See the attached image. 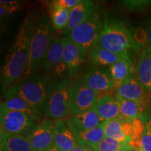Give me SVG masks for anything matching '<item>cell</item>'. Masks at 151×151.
Masks as SVG:
<instances>
[{
	"mask_svg": "<svg viewBox=\"0 0 151 151\" xmlns=\"http://www.w3.org/2000/svg\"><path fill=\"white\" fill-rule=\"evenodd\" d=\"M0 109L8 111H18V112L27 113L41 117V115L29 103L21 98L11 97L4 99L1 102Z\"/></svg>",
	"mask_w": 151,
	"mask_h": 151,
	"instance_id": "cell-25",
	"label": "cell"
},
{
	"mask_svg": "<svg viewBox=\"0 0 151 151\" xmlns=\"http://www.w3.org/2000/svg\"><path fill=\"white\" fill-rule=\"evenodd\" d=\"M64 46V62L68 75L73 78L78 74L81 65L86 60L87 53L68 37H62Z\"/></svg>",
	"mask_w": 151,
	"mask_h": 151,
	"instance_id": "cell-11",
	"label": "cell"
},
{
	"mask_svg": "<svg viewBox=\"0 0 151 151\" xmlns=\"http://www.w3.org/2000/svg\"><path fill=\"white\" fill-rule=\"evenodd\" d=\"M99 93L94 91L79 76L73 83L71 97V116L85 112L96 106Z\"/></svg>",
	"mask_w": 151,
	"mask_h": 151,
	"instance_id": "cell-8",
	"label": "cell"
},
{
	"mask_svg": "<svg viewBox=\"0 0 151 151\" xmlns=\"http://www.w3.org/2000/svg\"><path fill=\"white\" fill-rule=\"evenodd\" d=\"M101 121L106 122L120 118L118 99L111 94H105L99 98L95 106Z\"/></svg>",
	"mask_w": 151,
	"mask_h": 151,
	"instance_id": "cell-19",
	"label": "cell"
},
{
	"mask_svg": "<svg viewBox=\"0 0 151 151\" xmlns=\"http://www.w3.org/2000/svg\"><path fill=\"white\" fill-rule=\"evenodd\" d=\"M78 139L79 144L85 145L89 147H94L99 144L101 141L105 139L104 122H102L99 126L94 129L87 131L74 132Z\"/></svg>",
	"mask_w": 151,
	"mask_h": 151,
	"instance_id": "cell-24",
	"label": "cell"
},
{
	"mask_svg": "<svg viewBox=\"0 0 151 151\" xmlns=\"http://www.w3.org/2000/svg\"><path fill=\"white\" fill-rule=\"evenodd\" d=\"M69 11L65 9L50 10V19L54 29L64 32L67 28L69 20Z\"/></svg>",
	"mask_w": 151,
	"mask_h": 151,
	"instance_id": "cell-26",
	"label": "cell"
},
{
	"mask_svg": "<svg viewBox=\"0 0 151 151\" xmlns=\"http://www.w3.org/2000/svg\"><path fill=\"white\" fill-rule=\"evenodd\" d=\"M146 39L147 44L148 46H151V21L149 22L148 26H147Z\"/></svg>",
	"mask_w": 151,
	"mask_h": 151,
	"instance_id": "cell-32",
	"label": "cell"
},
{
	"mask_svg": "<svg viewBox=\"0 0 151 151\" xmlns=\"http://www.w3.org/2000/svg\"><path fill=\"white\" fill-rule=\"evenodd\" d=\"M124 9L130 11H140L150 6L151 1L148 0H126L120 1Z\"/></svg>",
	"mask_w": 151,
	"mask_h": 151,
	"instance_id": "cell-28",
	"label": "cell"
},
{
	"mask_svg": "<svg viewBox=\"0 0 151 151\" xmlns=\"http://www.w3.org/2000/svg\"><path fill=\"white\" fill-rule=\"evenodd\" d=\"M141 146L144 151H151V119L145 126V129L141 137Z\"/></svg>",
	"mask_w": 151,
	"mask_h": 151,
	"instance_id": "cell-30",
	"label": "cell"
},
{
	"mask_svg": "<svg viewBox=\"0 0 151 151\" xmlns=\"http://www.w3.org/2000/svg\"><path fill=\"white\" fill-rule=\"evenodd\" d=\"M127 144V143L119 142L111 138L105 137L104 140L99 144L92 147V148L95 151H118Z\"/></svg>",
	"mask_w": 151,
	"mask_h": 151,
	"instance_id": "cell-27",
	"label": "cell"
},
{
	"mask_svg": "<svg viewBox=\"0 0 151 151\" xmlns=\"http://www.w3.org/2000/svg\"><path fill=\"white\" fill-rule=\"evenodd\" d=\"M83 79L90 88L98 93L111 91L116 88L109 71L101 68L97 67L88 68L85 73Z\"/></svg>",
	"mask_w": 151,
	"mask_h": 151,
	"instance_id": "cell-12",
	"label": "cell"
},
{
	"mask_svg": "<svg viewBox=\"0 0 151 151\" xmlns=\"http://www.w3.org/2000/svg\"><path fill=\"white\" fill-rule=\"evenodd\" d=\"M1 151H34L27 137L0 132Z\"/></svg>",
	"mask_w": 151,
	"mask_h": 151,
	"instance_id": "cell-20",
	"label": "cell"
},
{
	"mask_svg": "<svg viewBox=\"0 0 151 151\" xmlns=\"http://www.w3.org/2000/svg\"><path fill=\"white\" fill-rule=\"evenodd\" d=\"M90 63L94 66H109L123 58H130L113 53L99 46H96L88 54Z\"/></svg>",
	"mask_w": 151,
	"mask_h": 151,
	"instance_id": "cell-21",
	"label": "cell"
},
{
	"mask_svg": "<svg viewBox=\"0 0 151 151\" xmlns=\"http://www.w3.org/2000/svg\"><path fill=\"white\" fill-rule=\"evenodd\" d=\"M71 151H95V150H94L92 148H91V147L85 146V145L79 144L78 146L76 147L75 148H73Z\"/></svg>",
	"mask_w": 151,
	"mask_h": 151,
	"instance_id": "cell-31",
	"label": "cell"
},
{
	"mask_svg": "<svg viewBox=\"0 0 151 151\" xmlns=\"http://www.w3.org/2000/svg\"><path fill=\"white\" fill-rule=\"evenodd\" d=\"M137 78L147 92H151V46L141 52L137 65Z\"/></svg>",
	"mask_w": 151,
	"mask_h": 151,
	"instance_id": "cell-18",
	"label": "cell"
},
{
	"mask_svg": "<svg viewBox=\"0 0 151 151\" xmlns=\"http://www.w3.org/2000/svg\"><path fill=\"white\" fill-rule=\"evenodd\" d=\"M66 121L73 132L94 129L102 122L95 107L85 112L69 116L66 119Z\"/></svg>",
	"mask_w": 151,
	"mask_h": 151,
	"instance_id": "cell-15",
	"label": "cell"
},
{
	"mask_svg": "<svg viewBox=\"0 0 151 151\" xmlns=\"http://www.w3.org/2000/svg\"><path fill=\"white\" fill-rule=\"evenodd\" d=\"M0 4L11 6L18 5V2L17 1H14V0H1L0 1Z\"/></svg>",
	"mask_w": 151,
	"mask_h": 151,
	"instance_id": "cell-33",
	"label": "cell"
},
{
	"mask_svg": "<svg viewBox=\"0 0 151 151\" xmlns=\"http://www.w3.org/2000/svg\"><path fill=\"white\" fill-rule=\"evenodd\" d=\"M42 67L49 75L60 76L67 70L64 62V46L62 37H55L44 57Z\"/></svg>",
	"mask_w": 151,
	"mask_h": 151,
	"instance_id": "cell-9",
	"label": "cell"
},
{
	"mask_svg": "<svg viewBox=\"0 0 151 151\" xmlns=\"http://www.w3.org/2000/svg\"><path fill=\"white\" fill-rule=\"evenodd\" d=\"M50 20L46 16L35 22L29 48V58L24 76L36 73L41 66L54 39V31Z\"/></svg>",
	"mask_w": 151,
	"mask_h": 151,
	"instance_id": "cell-4",
	"label": "cell"
},
{
	"mask_svg": "<svg viewBox=\"0 0 151 151\" xmlns=\"http://www.w3.org/2000/svg\"><path fill=\"white\" fill-rule=\"evenodd\" d=\"M35 22L25 19L19 29L14 46L1 72V91L2 93L25 76L29 58V48Z\"/></svg>",
	"mask_w": 151,
	"mask_h": 151,
	"instance_id": "cell-1",
	"label": "cell"
},
{
	"mask_svg": "<svg viewBox=\"0 0 151 151\" xmlns=\"http://www.w3.org/2000/svg\"><path fill=\"white\" fill-rule=\"evenodd\" d=\"M106 137L129 144L133 136V122L121 118L104 122Z\"/></svg>",
	"mask_w": 151,
	"mask_h": 151,
	"instance_id": "cell-14",
	"label": "cell"
},
{
	"mask_svg": "<svg viewBox=\"0 0 151 151\" xmlns=\"http://www.w3.org/2000/svg\"><path fill=\"white\" fill-rule=\"evenodd\" d=\"M53 145L64 151H71L79 145L74 132L68 125L66 120L55 121Z\"/></svg>",
	"mask_w": 151,
	"mask_h": 151,
	"instance_id": "cell-13",
	"label": "cell"
},
{
	"mask_svg": "<svg viewBox=\"0 0 151 151\" xmlns=\"http://www.w3.org/2000/svg\"><path fill=\"white\" fill-rule=\"evenodd\" d=\"M132 62L130 58H123L111 65L109 72L117 88L132 76Z\"/></svg>",
	"mask_w": 151,
	"mask_h": 151,
	"instance_id": "cell-22",
	"label": "cell"
},
{
	"mask_svg": "<svg viewBox=\"0 0 151 151\" xmlns=\"http://www.w3.org/2000/svg\"><path fill=\"white\" fill-rule=\"evenodd\" d=\"M96 6L91 0H81L78 5L69 11V20L67 28L61 34L62 37H68L73 29L80 24L88 17Z\"/></svg>",
	"mask_w": 151,
	"mask_h": 151,
	"instance_id": "cell-17",
	"label": "cell"
},
{
	"mask_svg": "<svg viewBox=\"0 0 151 151\" xmlns=\"http://www.w3.org/2000/svg\"><path fill=\"white\" fill-rule=\"evenodd\" d=\"M118 151H133V150H132V148L129 146V145L127 144L126 146L122 147V148L120 149V150H119Z\"/></svg>",
	"mask_w": 151,
	"mask_h": 151,
	"instance_id": "cell-35",
	"label": "cell"
},
{
	"mask_svg": "<svg viewBox=\"0 0 151 151\" xmlns=\"http://www.w3.org/2000/svg\"><path fill=\"white\" fill-rule=\"evenodd\" d=\"M46 151H64V150H61V149L58 148V147H56L55 146H54V145H53V146H52L50 148H48Z\"/></svg>",
	"mask_w": 151,
	"mask_h": 151,
	"instance_id": "cell-34",
	"label": "cell"
},
{
	"mask_svg": "<svg viewBox=\"0 0 151 151\" xmlns=\"http://www.w3.org/2000/svg\"><path fill=\"white\" fill-rule=\"evenodd\" d=\"M147 91L138 80L131 76L127 81L116 88L117 97L124 99L145 102Z\"/></svg>",
	"mask_w": 151,
	"mask_h": 151,
	"instance_id": "cell-16",
	"label": "cell"
},
{
	"mask_svg": "<svg viewBox=\"0 0 151 151\" xmlns=\"http://www.w3.org/2000/svg\"><path fill=\"white\" fill-rule=\"evenodd\" d=\"M136 151H144V150H143V149L142 148V147H141V148H139V150H136Z\"/></svg>",
	"mask_w": 151,
	"mask_h": 151,
	"instance_id": "cell-36",
	"label": "cell"
},
{
	"mask_svg": "<svg viewBox=\"0 0 151 151\" xmlns=\"http://www.w3.org/2000/svg\"><path fill=\"white\" fill-rule=\"evenodd\" d=\"M120 106V118L128 121H132L140 118L141 113L144 110L145 102L124 99L117 97Z\"/></svg>",
	"mask_w": 151,
	"mask_h": 151,
	"instance_id": "cell-23",
	"label": "cell"
},
{
	"mask_svg": "<svg viewBox=\"0 0 151 151\" xmlns=\"http://www.w3.org/2000/svg\"><path fill=\"white\" fill-rule=\"evenodd\" d=\"M97 45L113 53L125 57H130V52L137 51L141 46L123 22L107 18L103 21Z\"/></svg>",
	"mask_w": 151,
	"mask_h": 151,
	"instance_id": "cell-3",
	"label": "cell"
},
{
	"mask_svg": "<svg viewBox=\"0 0 151 151\" xmlns=\"http://www.w3.org/2000/svg\"><path fill=\"white\" fill-rule=\"evenodd\" d=\"M103 21L101 11L96 6L83 21L73 29L68 37L88 54L92 48L97 46Z\"/></svg>",
	"mask_w": 151,
	"mask_h": 151,
	"instance_id": "cell-6",
	"label": "cell"
},
{
	"mask_svg": "<svg viewBox=\"0 0 151 151\" xmlns=\"http://www.w3.org/2000/svg\"><path fill=\"white\" fill-rule=\"evenodd\" d=\"M81 0H54L50 1V9H65L71 10L81 2Z\"/></svg>",
	"mask_w": 151,
	"mask_h": 151,
	"instance_id": "cell-29",
	"label": "cell"
},
{
	"mask_svg": "<svg viewBox=\"0 0 151 151\" xmlns=\"http://www.w3.org/2000/svg\"><path fill=\"white\" fill-rule=\"evenodd\" d=\"M41 121L35 115L0 109V129L8 134L28 137Z\"/></svg>",
	"mask_w": 151,
	"mask_h": 151,
	"instance_id": "cell-7",
	"label": "cell"
},
{
	"mask_svg": "<svg viewBox=\"0 0 151 151\" xmlns=\"http://www.w3.org/2000/svg\"><path fill=\"white\" fill-rule=\"evenodd\" d=\"M54 120L45 118L30 134L28 139L34 151H46L53 146Z\"/></svg>",
	"mask_w": 151,
	"mask_h": 151,
	"instance_id": "cell-10",
	"label": "cell"
},
{
	"mask_svg": "<svg viewBox=\"0 0 151 151\" xmlns=\"http://www.w3.org/2000/svg\"><path fill=\"white\" fill-rule=\"evenodd\" d=\"M74 81L70 78L51 81L43 116L56 120L71 116V97Z\"/></svg>",
	"mask_w": 151,
	"mask_h": 151,
	"instance_id": "cell-5",
	"label": "cell"
},
{
	"mask_svg": "<svg viewBox=\"0 0 151 151\" xmlns=\"http://www.w3.org/2000/svg\"><path fill=\"white\" fill-rule=\"evenodd\" d=\"M51 81L48 76L35 74L26 76L12 86L3 94L4 99L21 98L34 107L41 116L44 114Z\"/></svg>",
	"mask_w": 151,
	"mask_h": 151,
	"instance_id": "cell-2",
	"label": "cell"
}]
</instances>
